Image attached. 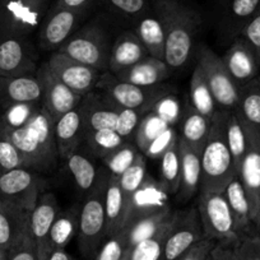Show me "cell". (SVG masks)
I'll use <instances>...</instances> for the list:
<instances>
[{
  "mask_svg": "<svg viewBox=\"0 0 260 260\" xmlns=\"http://www.w3.org/2000/svg\"><path fill=\"white\" fill-rule=\"evenodd\" d=\"M198 212L204 239L234 247L241 239L234 214L223 191H203L198 199Z\"/></svg>",
  "mask_w": 260,
  "mask_h": 260,
  "instance_id": "obj_3",
  "label": "cell"
},
{
  "mask_svg": "<svg viewBox=\"0 0 260 260\" xmlns=\"http://www.w3.org/2000/svg\"><path fill=\"white\" fill-rule=\"evenodd\" d=\"M147 175L148 174H147L146 156L141 152L139 156L137 157L136 162L124 174H121L117 177L119 179V185L121 187V191L124 194L125 204L129 201L130 197L141 187V185L146 180Z\"/></svg>",
  "mask_w": 260,
  "mask_h": 260,
  "instance_id": "obj_43",
  "label": "cell"
},
{
  "mask_svg": "<svg viewBox=\"0 0 260 260\" xmlns=\"http://www.w3.org/2000/svg\"><path fill=\"white\" fill-rule=\"evenodd\" d=\"M260 7V0H222L221 27L230 39L241 36L242 31Z\"/></svg>",
  "mask_w": 260,
  "mask_h": 260,
  "instance_id": "obj_27",
  "label": "cell"
},
{
  "mask_svg": "<svg viewBox=\"0 0 260 260\" xmlns=\"http://www.w3.org/2000/svg\"><path fill=\"white\" fill-rule=\"evenodd\" d=\"M223 194L229 202L232 214H234L240 236L242 237L245 235L251 234V226L254 224V219H252L249 199H247L246 191H245L241 180L235 176L229 182V185L224 187Z\"/></svg>",
  "mask_w": 260,
  "mask_h": 260,
  "instance_id": "obj_29",
  "label": "cell"
},
{
  "mask_svg": "<svg viewBox=\"0 0 260 260\" xmlns=\"http://www.w3.org/2000/svg\"><path fill=\"white\" fill-rule=\"evenodd\" d=\"M127 142L124 137L120 136L116 130H92V132H84L83 143L87 151L94 157V158L102 159L105 156L111 153L114 149L119 148L120 146Z\"/></svg>",
  "mask_w": 260,
  "mask_h": 260,
  "instance_id": "obj_38",
  "label": "cell"
},
{
  "mask_svg": "<svg viewBox=\"0 0 260 260\" xmlns=\"http://www.w3.org/2000/svg\"><path fill=\"white\" fill-rule=\"evenodd\" d=\"M23 126L27 127V130L36 139L37 143L54 161H59V153H57L54 133L55 120L42 107H39L36 110V112L29 117V120Z\"/></svg>",
  "mask_w": 260,
  "mask_h": 260,
  "instance_id": "obj_32",
  "label": "cell"
},
{
  "mask_svg": "<svg viewBox=\"0 0 260 260\" xmlns=\"http://www.w3.org/2000/svg\"><path fill=\"white\" fill-rule=\"evenodd\" d=\"M169 126H172V125L167 124L154 111L147 112L142 117L141 122H139L138 127H137L136 136H134V143L137 144L139 151L143 153L148 148L149 144Z\"/></svg>",
  "mask_w": 260,
  "mask_h": 260,
  "instance_id": "obj_42",
  "label": "cell"
},
{
  "mask_svg": "<svg viewBox=\"0 0 260 260\" xmlns=\"http://www.w3.org/2000/svg\"><path fill=\"white\" fill-rule=\"evenodd\" d=\"M229 112L221 111L212 120L211 132L202 149V181L203 191H223L229 182L237 176L234 158L226 138V120Z\"/></svg>",
  "mask_w": 260,
  "mask_h": 260,
  "instance_id": "obj_2",
  "label": "cell"
},
{
  "mask_svg": "<svg viewBox=\"0 0 260 260\" xmlns=\"http://www.w3.org/2000/svg\"><path fill=\"white\" fill-rule=\"evenodd\" d=\"M139 153L141 151L137 144L132 141H127L119 148L114 149L111 153L105 156L101 161L110 175L119 177L136 162Z\"/></svg>",
  "mask_w": 260,
  "mask_h": 260,
  "instance_id": "obj_41",
  "label": "cell"
},
{
  "mask_svg": "<svg viewBox=\"0 0 260 260\" xmlns=\"http://www.w3.org/2000/svg\"><path fill=\"white\" fill-rule=\"evenodd\" d=\"M197 64L202 68L218 110L226 112L236 111L240 88L230 76L222 57L209 47L203 46L199 50Z\"/></svg>",
  "mask_w": 260,
  "mask_h": 260,
  "instance_id": "obj_9",
  "label": "cell"
},
{
  "mask_svg": "<svg viewBox=\"0 0 260 260\" xmlns=\"http://www.w3.org/2000/svg\"><path fill=\"white\" fill-rule=\"evenodd\" d=\"M41 107V104H21V105H14V106L9 107L6 110L2 116L4 117L7 122L12 126H23L29 117L36 112V110Z\"/></svg>",
  "mask_w": 260,
  "mask_h": 260,
  "instance_id": "obj_50",
  "label": "cell"
},
{
  "mask_svg": "<svg viewBox=\"0 0 260 260\" xmlns=\"http://www.w3.org/2000/svg\"><path fill=\"white\" fill-rule=\"evenodd\" d=\"M81 107L83 112L84 132L116 130L122 109H119L99 91L94 89L86 94L82 99Z\"/></svg>",
  "mask_w": 260,
  "mask_h": 260,
  "instance_id": "obj_19",
  "label": "cell"
},
{
  "mask_svg": "<svg viewBox=\"0 0 260 260\" xmlns=\"http://www.w3.org/2000/svg\"><path fill=\"white\" fill-rule=\"evenodd\" d=\"M254 226H255V235H256V236L260 239V212H259V214L256 216V218H255Z\"/></svg>",
  "mask_w": 260,
  "mask_h": 260,
  "instance_id": "obj_58",
  "label": "cell"
},
{
  "mask_svg": "<svg viewBox=\"0 0 260 260\" xmlns=\"http://www.w3.org/2000/svg\"><path fill=\"white\" fill-rule=\"evenodd\" d=\"M60 208L56 197L51 191L42 192L36 206L29 213L28 232L36 245L40 260H47L50 252L49 236L55 219L59 216Z\"/></svg>",
  "mask_w": 260,
  "mask_h": 260,
  "instance_id": "obj_16",
  "label": "cell"
},
{
  "mask_svg": "<svg viewBox=\"0 0 260 260\" xmlns=\"http://www.w3.org/2000/svg\"><path fill=\"white\" fill-rule=\"evenodd\" d=\"M124 260H126V257H125V259H124Z\"/></svg>",
  "mask_w": 260,
  "mask_h": 260,
  "instance_id": "obj_61",
  "label": "cell"
},
{
  "mask_svg": "<svg viewBox=\"0 0 260 260\" xmlns=\"http://www.w3.org/2000/svg\"><path fill=\"white\" fill-rule=\"evenodd\" d=\"M226 138L230 152L234 158L235 170L239 174L242 159L247 149V132L246 125L236 111L229 112L226 120Z\"/></svg>",
  "mask_w": 260,
  "mask_h": 260,
  "instance_id": "obj_37",
  "label": "cell"
},
{
  "mask_svg": "<svg viewBox=\"0 0 260 260\" xmlns=\"http://www.w3.org/2000/svg\"><path fill=\"white\" fill-rule=\"evenodd\" d=\"M79 207L74 206L65 212H60L51 227L49 236L50 250L65 249L78 232Z\"/></svg>",
  "mask_w": 260,
  "mask_h": 260,
  "instance_id": "obj_35",
  "label": "cell"
},
{
  "mask_svg": "<svg viewBox=\"0 0 260 260\" xmlns=\"http://www.w3.org/2000/svg\"><path fill=\"white\" fill-rule=\"evenodd\" d=\"M222 60L239 88L254 81L260 72V62L254 50L241 36L234 40Z\"/></svg>",
  "mask_w": 260,
  "mask_h": 260,
  "instance_id": "obj_18",
  "label": "cell"
},
{
  "mask_svg": "<svg viewBox=\"0 0 260 260\" xmlns=\"http://www.w3.org/2000/svg\"><path fill=\"white\" fill-rule=\"evenodd\" d=\"M217 245L216 241L208 239H203L195 245H192L189 250L184 252L176 260H208L212 250Z\"/></svg>",
  "mask_w": 260,
  "mask_h": 260,
  "instance_id": "obj_54",
  "label": "cell"
},
{
  "mask_svg": "<svg viewBox=\"0 0 260 260\" xmlns=\"http://www.w3.org/2000/svg\"><path fill=\"white\" fill-rule=\"evenodd\" d=\"M177 139H179V134L176 129L174 126H169L149 144L143 154L148 158L159 159L175 143H177Z\"/></svg>",
  "mask_w": 260,
  "mask_h": 260,
  "instance_id": "obj_47",
  "label": "cell"
},
{
  "mask_svg": "<svg viewBox=\"0 0 260 260\" xmlns=\"http://www.w3.org/2000/svg\"><path fill=\"white\" fill-rule=\"evenodd\" d=\"M241 119L260 134V79L255 78L240 88L239 106L236 110Z\"/></svg>",
  "mask_w": 260,
  "mask_h": 260,
  "instance_id": "obj_36",
  "label": "cell"
},
{
  "mask_svg": "<svg viewBox=\"0 0 260 260\" xmlns=\"http://www.w3.org/2000/svg\"><path fill=\"white\" fill-rule=\"evenodd\" d=\"M179 141V139H177ZM159 174L161 180L169 194H177L180 187V176H181V158H180L179 144L175 143L164 156L159 158Z\"/></svg>",
  "mask_w": 260,
  "mask_h": 260,
  "instance_id": "obj_40",
  "label": "cell"
},
{
  "mask_svg": "<svg viewBox=\"0 0 260 260\" xmlns=\"http://www.w3.org/2000/svg\"><path fill=\"white\" fill-rule=\"evenodd\" d=\"M36 76L42 87L41 107L55 121L71 110L76 109L82 102L83 97L74 93L61 81H59L49 68L47 62L40 65Z\"/></svg>",
  "mask_w": 260,
  "mask_h": 260,
  "instance_id": "obj_14",
  "label": "cell"
},
{
  "mask_svg": "<svg viewBox=\"0 0 260 260\" xmlns=\"http://www.w3.org/2000/svg\"><path fill=\"white\" fill-rule=\"evenodd\" d=\"M208 260H239L234 249L231 246H224V245L217 244L214 249L212 250Z\"/></svg>",
  "mask_w": 260,
  "mask_h": 260,
  "instance_id": "obj_55",
  "label": "cell"
},
{
  "mask_svg": "<svg viewBox=\"0 0 260 260\" xmlns=\"http://www.w3.org/2000/svg\"><path fill=\"white\" fill-rule=\"evenodd\" d=\"M245 125L247 132V149L237 177L244 185L251 208L252 219L255 221L260 212V134L246 122Z\"/></svg>",
  "mask_w": 260,
  "mask_h": 260,
  "instance_id": "obj_17",
  "label": "cell"
},
{
  "mask_svg": "<svg viewBox=\"0 0 260 260\" xmlns=\"http://www.w3.org/2000/svg\"><path fill=\"white\" fill-rule=\"evenodd\" d=\"M153 9L161 18L166 37L165 61L171 69H181L191 59L202 17L180 0H154Z\"/></svg>",
  "mask_w": 260,
  "mask_h": 260,
  "instance_id": "obj_1",
  "label": "cell"
},
{
  "mask_svg": "<svg viewBox=\"0 0 260 260\" xmlns=\"http://www.w3.org/2000/svg\"><path fill=\"white\" fill-rule=\"evenodd\" d=\"M146 114L147 112L134 111V110H121L116 132L126 141H134L137 127H138L142 117Z\"/></svg>",
  "mask_w": 260,
  "mask_h": 260,
  "instance_id": "obj_49",
  "label": "cell"
},
{
  "mask_svg": "<svg viewBox=\"0 0 260 260\" xmlns=\"http://www.w3.org/2000/svg\"><path fill=\"white\" fill-rule=\"evenodd\" d=\"M50 0H7L0 7V39L27 37L41 26Z\"/></svg>",
  "mask_w": 260,
  "mask_h": 260,
  "instance_id": "obj_7",
  "label": "cell"
},
{
  "mask_svg": "<svg viewBox=\"0 0 260 260\" xmlns=\"http://www.w3.org/2000/svg\"><path fill=\"white\" fill-rule=\"evenodd\" d=\"M26 167L23 156L12 142L7 132L6 121L0 116V172Z\"/></svg>",
  "mask_w": 260,
  "mask_h": 260,
  "instance_id": "obj_44",
  "label": "cell"
},
{
  "mask_svg": "<svg viewBox=\"0 0 260 260\" xmlns=\"http://www.w3.org/2000/svg\"><path fill=\"white\" fill-rule=\"evenodd\" d=\"M109 179V177H107ZM107 180L92 194L87 195L79 207L78 246L86 257H93L107 239L105 217V189Z\"/></svg>",
  "mask_w": 260,
  "mask_h": 260,
  "instance_id": "obj_6",
  "label": "cell"
},
{
  "mask_svg": "<svg viewBox=\"0 0 260 260\" xmlns=\"http://www.w3.org/2000/svg\"><path fill=\"white\" fill-rule=\"evenodd\" d=\"M232 249L239 260H260V239L255 234L242 236Z\"/></svg>",
  "mask_w": 260,
  "mask_h": 260,
  "instance_id": "obj_51",
  "label": "cell"
},
{
  "mask_svg": "<svg viewBox=\"0 0 260 260\" xmlns=\"http://www.w3.org/2000/svg\"><path fill=\"white\" fill-rule=\"evenodd\" d=\"M57 51L100 72L109 71L111 46L106 31L97 21L82 27Z\"/></svg>",
  "mask_w": 260,
  "mask_h": 260,
  "instance_id": "obj_5",
  "label": "cell"
},
{
  "mask_svg": "<svg viewBox=\"0 0 260 260\" xmlns=\"http://www.w3.org/2000/svg\"><path fill=\"white\" fill-rule=\"evenodd\" d=\"M129 247H127L125 236L119 232L114 236L107 237L106 241L100 247L94 260H124L126 257Z\"/></svg>",
  "mask_w": 260,
  "mask_h": 260,
  "instance_id": "obj_45",
  "label": "cell"
},
{
  "mask_svg": "<svg viewBox=\"0 0 260 260\" xmlns=\"http://www.w3.org/2000/svg\"><path fill=\"white\" fill-rule=\"evenodd\" d=\"M0 260H8V250L0 246Z\"/></svg>",
  "mask_w": 260,
  "mask_h": 260,
  "instance_id": "obj_59",
  "label": "cell"
},
{
  "mask_svg": "<svg viewBox=\"0 0 260 260\" xmlns=\"http://www.w3.org/2000/svg\"><path fill=\"white\" fill-rule=\"evenodd\" d=\"M49 182L41 172L27 167L0 172V199L12 202L31 212L42 192L49 191Z\"/></svg>",
  "mask_w": 260,
  "mask_h": 260,
  "instance_id": "obj_8",
  "label": "cell"
},
{
  "mask_svg": "<svg viewBox=\"0 0 260 260\" xmlns=\"http://www.w3.org/2000/svg\"><path fill=\"white\" fill-rule=\"evenodd\" d=\"M181 158V176L177 195L179 199L186 202L191 199L201 190L202 181V151L185 143L179 138L177 141Z\"/></svg>",
  "mask_w": 260,
  "mask_h": 260,
  "instance_id": "obj_24",
  "label": "cell"
},
{
  "mask_svg": "<svg viewBox=\"0 0 260 260\" xmlns=\"http://www.w3.org/2000/svg\"><path fill=\"white\" fill-rule=\"evenodd\" d=\"M94 0H56L54 6L71 9H88Z\"/></svg>",
  "mask_w": 260,
  "mask_h": 260,
  "instance_id": "obj_56",
  "label": "cell"
},
{
  "mask_svg": "<svg viewBox=\"0 0 260 260\" xmlns=\"http://www.w3.org/2000/svg\"><path fill=\"white\" fill-rule=\"evenodd\" d=\"M149 56L148 51L134 32L126 31L120 35L111 46L109 71L116 74L124 69L130 68L137 62Z\"/></svg>",
  "mask_w": 260,
  "mask_h": 260,
  "instance_id": "obj_26",
  "label": "cell"
},
{
  "mask_svg": "<svg viewBox=\"0 0 260 260\" xmlns=\"http://www.w3.org/2000/svg\"><path fill=\"white\" fill-rule=\"evenodd\" d=\"M152 111L156 112L161 119H164L167 124L172 125V126H174L175 122L181 120L182 116L181 106H180L179 100H177L172 93H169L165 97H162V99L154 105Z\"/></svg>",
  "mask_w": 260,
  "mask_h": 260,
  "instance_id": "obj_48",
  "label": "cell"
},
{
  "mask_svg": "<svg viewBox=\"0 0 260 260\" xmlns=\"http://www.w3.org/2000/svg\"><path fill=\"white\" fill-rule=\"evenodd\" d=\"M110 9L119 16L125 18H137L149 11L148 0H105Z\"/></svg>",
  "mask_w": 260,
  "mask_h": 260,
  "instance_id": "obj_46",
  "label": "cell"
},
{
  "mask_svg": "<svg viewBox=\"0 0 260 260\" xmlns=\"http://www.w3.org/2000/svg\"><path fill=\"white\" fill-rule=\"evenodd\" d=\"M47 260H74V259L72 255H69L68 252L65 251V249H57V250H52V251L50 252Z\"/></svg>",
  "mask_w": 260,
  "mask_h": 260,
  "instance_id": "obj_57",
  "label": "cell"
},
{
  "mask_svg": "<svg viewBox=\"0 0 260 260\" xmlns=\"http://www.w3.org/2000/svg\"><path fill=\"white\" fill-rule=\"evenodd\" d=\"M171 71L172 69L165 60L147 56L133 67L124 69L114 76L120 81L139 87H154L164 84V82L171 76Z\"/></svg>",
  "mask_w": 260,
  "mask_h": 260,
  "instance_id": "obj_25",
  "label": "cell"
},
{
  "mask_svg": "<svg viewBox=\"0 0 260 260\" xmlns=\"http://www.w3.org/2000/svg\"><path fill=\"white\" fill-rule=\"evenodd\" d=\"M46 62L59 81L81 97L94 91L101 77L100 71L60 51H55Z\"/></svg>",
  "mask_w": 260,
  "mask_h": 260,
  "instance_id": "obj_12",
  "label": "cell"
},
{
  "mask_svg": "<svg viewBox=\"0 0 260 260\" xmlns=\"http://www.w3.org/2000/svg\"><path fill=\"white\" fill-rule=\"evenodd\" d=\"M54 133L59 158L65 161L83 143L84 122L81 104L55 121Z\"/></svg>",
  "mask_w": 260,
  "mask_h": 260,
  "instance_id": "obj_22",
  "label": "cell"
},
{
  "mask_svg": "<svg viewBox=\"0 0 260 260\" xmlns=\"http://www.w3.org/2000/svg\"><path fill=\"white\" fill-rule=\"evenodd\" d=\"M65 164L73 176L78 190L84 195V198L96 191L110 175L107 170L101 171L99 169L94 157L88 151L82 148V146L65 159Z\"/></svg>",
  "mask_w": 260,
  "mask_h": 260,
  "instance_id": "obj_20",
  "label": "cell"
},
{
  "mask_svg": "<svg viewBox=\"0 0 260 260\" xmlns=\"http://www.w3.org/2000/svg\"><path fill=\"white\" fill-rule=\"evenodd\" d=\"M8 260H40L36 245L29 232L8 250Z\"/></svg>",
  "mask_w": 260,
  "mask_h": 260,
  "instance_id": "obj_52",
  "label": "cell"
},
{
  "mask_svg": "<svg viewBox=\"0 0 260 260\" xmlns=\"http://www.w3.org/2000/svg\"><path fill=\"white\" fill-rule=\"evenodd\" d=\"M172 219H174V216L161 227V230L157 234L132 247L127 251L126 260H161L162 254H164L165 241H166V237L169 235Z\"/></svg>",
  "mask_w": 260,
  "mask_h": 260,
  "instance_id": "obj_39",
  "label": "cell"
},
{
  "mask_svg": "<svg viewBox=\"0 0 260 260\" xmlns=\"http://www.w3.org/2000/svg\"><path fill=\"white\" fill-rule=\"evenodd\" d=\"M42 87L36 74L0 77V105L4 109L21 104H41Z\"/></svg>",
  "mask_w": 260,
  "mask_h": 260,
  "instance_id": "obj_21",
  "label": "cell"
},
{
  "mask_svg": "<svg viewBox=\"0 0 260 260\" xmlns=\"http://www.w3.org/2000/svg\"><path fill=\"white\" fill-rule=\"evenodd\" d=\"M88 9L50 7L40 26L39 44L45 51H57L77 32Z\"/></svg>",
  "mask_w": 260,
  "mask_h": 260,
  "instance_id": "obj_10",
  "label": "cell"
},
{
  "mask_svg": "<svg viewBox=\"0 0 260 260\" xmlns=\"http://www.w3.org/2000/svg\"><path fill=\"white\" fill-rule=\"evenodd\" d=\"M190 106L211 120L218 112V107L199 64L195 67L190 81Z\"/></svg>",
  "mask_w": 260,
  "mask_h": 260,
  "instance_id": "obj_33",
  "label": "cell"
},
{
  "mask_svg": "<svg viewBox=\"0 0 260 260\" xmlns=\"http://www.w3.org/2000/svg\"><path fill=\"white\" fill-rule=\"evenodd\" d=\"M169 191L161 181L147 175L141 187L126 202L122 229L143 217L171 211L169 207Z\"/></svg>",
  "mask_w": 260,
  "mask_h": 260,
  "instance_id": "obj_13",
  "label": "cell"
},
{
  "mask_svg": "<svg viewBox=\"0 0 260 260\" xmlns=\"http://www.w3.org/2000/svg\"><path fill=\"white\" fill-rule=\"evenodd\" d=\"M212 120L195 111L191 106L182 112L179 138L189 146L202 151L211 132Z\"/></svg>",
  "mask_w": 260,
  "mask_h": 260,
  "instance_id": "obj_31",
  "label": "cell"
},
{
  "mask_svg": "<svg viewBox=\"0 0 260 260\" xmlns=\"http://www.w3.org/2000/svg\"><path fill=\"white\" fill-rule=\"evenodd\" d=\"M29 213L12 202L0 199V246L9 250L28 234Z\"/></svg>",
  "mask_w": 260,
  "mask_h": 260,
  "instance_id": "obj_23",
  "label": "cell"
},
{
  "mask_svg": "<svg viewBox=\"0 0 260 260\" xmlns=\"http://www.w3.org/2000/svg\"><path fill=\"white\" fill-rule=\"evenodd\" d=\"M241 37L251 46L260 62V7L244 28Z\"/></svg>",
  "mask_w": 260,
  "mask_h": 260,
  "instance_id": "obj_53",
  "label": "cell"
},
{
  "mask_svg": "<svg viewBox=\"0 0 260 260\" xmlns=\"http://www.w3.org/2000/svg\"><path fill=\"white\" fill-rule=\"evenodd\" d=\"M6 2H7V0H0V7L3 6V4H4V3H6Z\"/></svg>",
  "mask_w": 260,
  "mask_h": 260,
  "instance_id": "obj_60",
  "label": "cell"
},
{
  "mask_svg": "<svg viewBox=\"0 0 260 260\" xmlns=\"http://www.w3.org/2000/svg\"><path fill=\"white\" fill-rule=\"evenodd\" d=\"M203 239V226L198 208L175 212L161 260H176L192 245Z\"/></svg>",
  "mask_w": 260,
  "mask_h": 260,
  "instance_id": "obj_11",
  "label": "cell"
},
{
  "mask_svg": "<svg viewBox=\"0 0 260 260\" xmlns=\"http://www.w3.org/2000/svg\"><path fill=\"white\" fill-rule=\"evenodd\" d=\"M172 216H174V212L169 211L165 213L143 217L125 226L120 232L125 236L129 250L141 241H144L157 234L161 227L172 218Z\"/></svg>",
  "mask_w": 260,
  "mask_h": 260,
  "instance_id": "obj_34",
  "label": "cell"
},
{
  "mask_svg": "<svg viewBox=\"0 0 260 260\" xmlns=\"http://www.w3.org/2000/svg\"><path fill=\"white\" fill-rule=\"evenodd\" d=\"M134 34L144 45L149 56L165 60L166 37H165L164 23L153 7H152V11H148L138 19Z\"/></svg>",
  "mask_w": 260,
  "mask_h": 260,
  "instance_id": "obj_28",
  "label": "cell"
},
{
  "mask_svg": "<svg viewBox=\"0 0 260 260\" xmlns=\"http://www.w3.org/2000/svg\"><path fill=\"white\" fill-rule=\"evenodd\" d=\"M94 89L104 94L119 109L142 112L152 111L154 105L162 97L171 93L170 87L165 84L154 87H139L120 81L110 72L101 74Z\"/></svg>",
  "mask_w": 260,
  "mask_h": 260,
  "instance_id": "obj_4",
  "label": "cell"
},
{
  "mask_svg": "<svg viewBox=\"0 0 260 260\" xmlns=\"http://www.w3.org/2000/svg\"><path fill=\"white\" fill-rule=\"evenodd\" d=\"M37 52L27 37L0 39V77L36 74Z\"/></svg>",
  "mask_w": 260,
  "mask_h": 260,
  "instance_id": "obj_15",
  "label": "cell"
},
{
  "mask_svg": "<svg viewBox=\"0 0 260 260\" xmlns=\"http://www.w3.org/2000/svg\"><path fill=\"white\" fill-rule=\"evenodd\" d=\"M124 194L119 185L116 176L109 175L106 189H105V217H106V235L107 237L119 234L124 224L125 217Z\"/></svg>",
  "mask_w": 260,
  "mask_h": 260,
  "instance_id": "obj_30",
  "label": "cell"
}]
</instances>
